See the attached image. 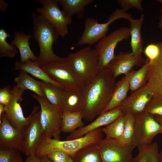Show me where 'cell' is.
<instances>
[{"label": "cell", "instance_id": "46", "mask_svg": "<svg viewBox=\"0 0 162 162\" xmlns=\"http://www.w3.org/2000/svg\"><path fill=\"white\" fill-rule=\"evenodd\" d=\"M158 162H162V150L159 152L158 156Z\"/></svg>", "mask_w": 162, "mask_h": 162}, {"label": "cell", "instance_id": "38", "mask_svg": "<svg viewBox=\"0 0 162 162\" xmlns=\"http://www.w3.org/2000/svg\"><path fill=\"white\" fill-rule=\"evenodd\" d=\"M46 155L52 162H67L70 156L66 152L59 150L51 152Z\"/></svg>", "mask_w": 162, "mask_h": 162}, {"label": "cell", "instance_id": "47", "mask_svg": "<svg viewBox=\"0 0 162 162\" xmlns=\"http://www.w3.org/2000/svg\"><path fill=\"white\" fill-rule=\"evenodd\" d=\"M67 162H73L72 159L70 155L68 159Z\"/></svg>", "mask_w": 162, "mask_h": 162}, {"label": "cell", "instance_id": "31", "mask_svg": "<svg viewBox=\"0 0 162 162\" xmlns=\"http://www.w3.org/2000/svg\"><path fill=\"white\" fill-rule=\"evenodd\" d=\"M125 117L123 114L109 125L102 128L107 139L117 140L122 136L124 131Z\"/></svg>", "mask_w": 162, "mask_h": 162}, {"label": "cell", "instance_id": "33", "mask_svg": "<svg viewBox=\"0 0 162 162\" xmlns=\"http://www.w3.org/2000/svg\"><path fill=\"white\" fill-rule=\"evenodd\" d=\"M10 37L4 28L0 30V57L14 58L18 53L16 47L9 44L7 41L8 38Z\"/></svg>", "mask_w": 162, "mask_h": 162}, {"label": "cell", "instance_id": "39", "mask_svg": "<svg viewBox=\"0 0 162 162\" xmlns=\"http://www.w3.org/2000/svg\"><path fill=\"white\" fill-rule=\"evenodd\" d=\"M12 96V89L10 86H4L0 89V104L6 106L10 100Z\"/></svg>", "mask_w": 162, "mask_h": 162}, {"label": "cell", "instance_id": "11", "mask_svg": "<svg viewBox=\"0 0 162 162\" xmlns=\"http://www.w3.org/2000/svg\"><path fill=\"white\" fill-rule=\"evenodd\" d=\"M42 6L37 8L38 13L52 25L60 36L64 38L68 34V26L72 23L71 18L66 16L58 5L57 0H39Z\"/></svg>", "mask_w": 162, "mask_h": 162}, {"label": "cell", "instance_id": "45", "mask_svg": "<svg viewBox=\"0 0 162 162\" xmlns=\"http://www.w3.org/2000/svg\"><path fill=\"white\" fill-rule=\"evenodd\" d=\"M41 162H52L45 155L40 158Z\"/></svg>", "mask_w": 162, "mask_h": 162}, {"label": "cell", "instance_id": "41", "mask_svg": "<svg viewBox=\"0 0 162 162\" xmlns=\"http://www.w3.org/2000/svg\"><path fill=\"white\" fill-rule=\"evenodd\" d=\"M8 5L4 0L0 1V8L2 12L5 11L8 8Z\"/></svg>", "mask_w": 162, "mask_h": 162}, {"label": "cell", "instance_id": "23", "mask_svg": "<svg viewBox=\"0 0 162 162\" xmlns=\"http://www.w3.org/2000/svg\"><path fill=\"white\" fill-rule=\"evenodd\" d=\"M129 77L130 72L116 83L111 99L101 114L120 106L127 97V94L129 89Z\"/></svg>", "mask_w": 162, "mask_h": 162}, {"label": "cell", "instance_id": "42", "mask_svg": "<svg viewBox=\"0 0 162 162\" xmlns=\"http://www.w3.org/2000/svg\"><path fill=\"white\" fill-rule=\"evenodd\" d=\"M153 116L155 119L160 124L162 128V116L158 115ZM161 134H162V131Z\"/></svg>", "mask_w": 162, "mask_h": 162}, {"label": "cell", "instance_id": "12", "mask_svg": "<svg viewBox=\"0 0 162 162\" xmlns=\"http://www.w3.org/2000/svg\"><path fill=\"white\" fill-rule=\"evenodd\" d=\"M97 145L103 162H132L133 151L136 147L133 143L121 144L104 138Z\"/></svg>", "mask_w": 162, "mask_h": 162}, {"label": "cell", "instance_id": "9", "mask_svg": "<svg viewBox=\"0 0 162 162\" xmlns=\"http://www.w3.org/2000/svg\"><path fill=\"white\" fill-rule=\"evenodd\" d=\"M130 36V28L123 27L115 30L97 42L94 49L99 56L100 70L106 68L114 57L115 50L118 44L128 40Z\"/></svg>", "mask_w": 162, "mask_h": 162}, {"label": "cell", "instance_id": "10", "mask_svg": "<svg viewBox=\"0 0 162 162\" xmlns=\"http://www.w3.org/2000/svg\"><path fill=\"white\" fill-rule=\"evenodd\" d=\"M12 98L8 105L5 106L4 113L10 124L17 129L25 130L29 124L34 115L39 109V106H34L28 117L24 116L20 103L25 90L15 86L12 89Z\"/></svg>", "mask_w": 162, "mask_h": 162}, {"label": "cell", "instance_id": "30", "mask_svg": "<svg viewBox=\"0 0 162 162\" xmlns=\"http://www.w3.org/2000/svg\"><path fill=\"white\" fill-rule=\"evenodd\" d=\"M138 153L132 162H158L159 146L154 142L138 149Z\"/></svg>", "mask_w": 162, "mask_h": 162}, {"label": "cell", "instance_id": "6", "mask_svg": "<svg viewBox=\"0 0 162 162\" xmlns=\"http://www.w3.org/2000/svg\"><path fill=\"white\" fill-rule=\"evenodd\" d=\"M131 15L121 9H117L109 16L107 21L100 23L96 19L87 16L85 20L84 29L76 45L82 46L88 44L89 46L98 42L106 35L109 30V25L119 19H128Z\"/></svg>", "mask_w": 162, "mask_h": 162}, {"label": "cell", "instance_id": "2", "mask_svg": "<svg viewBox=\"0 0 162 162\" xmlns=\"http://www.w3.org/2000/svg\"><path fill=\"white\" fill-rule=\"evenodd\" d=\"M33 36L38 42L39 54L36 61L42 67L61 58L53 52L52 46L60 35L57 29L39 14L33 13L31 15Z\"/></svg>", "mask_w": 162, "mask_h": 162}, {"label": "cell", "instance_id": "40", "mask_svg": "<svg viewBox=\"0 0 162 162\" xmlns=\"http://www.w3.org/2000/svg\"><path fill=\"white\" fill-rule=\"evenodd\" d=\"M23 162H41L40 158L35 155L27 156Z\"/></svg>", "mask_w": 162, "mask_h": 162}, {"label": "cell", "instance_id": "15", "mask_svg": "<svg viewBox=\"0 0 162 162\" xmlns=\"http://www.w3.org/2000/svg\"><path fill=\"white\" fill-rule=\"evenodd\" d=\"M145 60L142 56H134L130 51L120 52L115 56L106 68L116 79L121 74L125 75L131 71L135 66L143 65Z\"/></svg>", "mask_w": 162, "mask_h": 162}, {"label": "cell", "instance_id": "37", "mask_svg": "<svg viewBox=\"0 0 162 162\" xmlns=\"http://www.w3.org/2000/svg\"><path fill=\"white\" fill-rule=\"evenodd\" d=\"M160 49L158 43L150 44L145 48L144 53L149 61H152L159 55Z\"/></svg>", "mask_w": 162, "mask_h": 162}, {"label": "cell", "instance_id": "3", "mask_svg": "<svg viewBox=\"0 0 162 162\" xmlns=\"http://www.w3.org/2000/svg\"><path fill=\"white\" fill-rule=\"evenodd\" d=\"M102 128L90 132L80 137L65 141L57 140L44 136L36 152L41 158L56 150L64 152L71 155L83 148L96 144L103 139Z\"/></svg>", "mask_w": 162, "mask_h": 162}, {"label": "cell", "instance_id": "32", "mask_svg": "<svg viewBox=\"0 0 162 162\" xmlns=\"http://www.w3.org/2000/svg\"><path fill=\"white\" fill-rule=\"evenodd\" d=\"M125 123L123 133L122 136L117 140L107 139L118 144L127 145L133 142L135 115L130 113H125Z\"/></svg>", "mask_w": 162, "mask_h": 162}, {"label": "cell", "instance_id": "8", "mask_svg": "<svg viewBox=\"0 0 162 162\" xmlns=\"http://www.w3.org/2000/svg\"><path fill=\"white\" fill-rule=\"evenodd\" d=\"M162 131L161 126L153 115L144 111L135 116L133 142L138 149L151 143Z\"/></svg>", "mask_w": 162, "mask_h": 162}, {"label": "cell", "instance_id": "18", "mask_svg": "<svg viewBox=\"0 0 162 162\" xmlns=\"http://www.w3.org/2000/svg\"><path fill=\"white\" fill-rule=\"evenodd\" d=\"M158 43L160 53L155 59L149 61L146 80L154 95L162 96V41Z\"/></svg>", "mask_w": 162, "mask_h": 162}, {"label": "cell", "instance_id": "48", "mask_svg": "<svg viewBox=\"0 0 162 162\" xmlns=\"http://www.w3.org/2000/svg\"><path fill=\"white\" fill-rule=\"evenodd\" d=\"M156 1L157 2L162 4V0H157Z\"/></svg>", "mask_w": 162, "mask_h": 162}, {"label": "cell", "instance_id": "25", "mask_svg": "<svg viewBox=\"0 0 162 162\" xmlns=\"http://www.w3.org/2000/svg\"><path fill=\"white\" fill-rule=\"evenodd\" d=\"M70 156L73 162H103L97 144L85 147Z\"/></svg>", "mask_w": 162, "mask_h": 162}, {"label": "cell", "instance_id": "44", "mask_svg": "<svg viewBox=\"0 0 162 162\" xmlns=\"http://www.w3.org/2000/svg\"><path fill=\"white\" fill-rule=\"evenodd\" d=\"M4 105L0 104V122L1 121L2 115L4 112Z\"/></svg>", "mask_w": 162, "mask_h": 162}, {"label": "cell", "instance_id": "13", "mask_svg": "<svg viewBox=\"0 0 162 162\" xmlns=\"http://www.w3.org/2000/svg\"><path fill=\"white\" fill-rule=\"evenodd\" d=\"M154 95L150 86L147 83L131 92L120 106L124 114L130 113L135 116L144 111L145 107Z\"/></svg>", "mask_w": 162, "mask_h": 162}, {"label": "cell", "instance_id": "28", "mask_svg": "<svg viewBox=\"0 0 162 162\" xmlns=\"http://www.w3.org/2000/svg\"><path fill=\"white\" fill-rule=\"evenodd\" d=\"M40 84L45 98L51 104L61 108L64 89L49 82H40Z\"/></svg>", "mask_w": 162, "mask_h": 162}, {"label": "cell", "instance_id": "5", "mask_svg": "<svg viewBox=\"0 0 162 162\" xmlns=\"http://www.w3.org/2000/svg\"><path fill=\"white\" fill-rule=\"evenodd\" d=\"M49 76L64 90L82 91L85 86L66 57L50 62L41 67Z\"/></svg>", "mask_w": 162, "mask_h": 162}, {"label": "cell", "instance_id": "20", "mask_svg": "<svg viewBox=\"0 0 162 162\" xmlns=\"http://www.w3.org/2000/svg\"><path fill=\"white\" fill-rule=\"evenodd\" d=\"M144 15L142 14L139 19H134L131 16L128 20L130 22L131 54L134 56H142L143 52V40L141 28L144 20Z\"/></svg>", "mask_w": 162, "mask_h": 162}, {"label": "cell", "instance_id": "1", "mask_svg": "<svg viewBox=\"0 0 162 162\" xmlns=\"http://www.w3.org/2000/svg\"><path fill=\"white\" fill-rule=\"evenodd\" d=\"M107 68L100 70L96 77L82 91L85 100L83 119L91 121L100 115L109 103L116 82Z\"/></svg>", "mask_w": 162, "mask_h": 162}, {"label": "cell", "instance_id": "16", "mask_svg": "<svg viewBox=\"0 0 162 162\" xmlns=\"http://www.w3.org/2000/svg\"><path fill=\"white\" fill-rule=\"evenodd\" d=\"M40 110L34 116L25 131L22 152L27 156L35 154L44 136L40 120Z\"/></svg>", "mask_w": 162, "mask_h": 162}, {"label": "cell", "instance_id": "17", "mask_svg": "<svg viewBox=\"0 0 162 162\" xmlns=\"http://www.w3.org/2000/svg\"><path fill=\"white\" fill-rule=\"evenodd\" d=\"M124 114L120 106L107 111L100 115L89 124L78 129L68 136L67 140L82 137L101 127L106 126Z\"/></svg>", "mask_w": 162, "mask_h": 162}, {"label": "cell", "instance_id": "21", "mask_svg": "<svg viewBox=\"0 0 162 162\" xmlns=\"http://www.w3.org/2000/svg\"><path fill=\"white\" fill-rule=\"evenodd\" d=\"M14 66V68L16 70L24 71L43 82L50 83L62 88L49 76L36 61H34L29 59L24 62L16 61L15 62Z\"/></svg>", "mask_w": 162, "mask_h": 162}, {"label": "cell", "instance_id": "36", "mask_svg": "<svg viewBox=\"0 0 162 162\" xmlns=\"http://www.w3.org/2000/svg\"><path fill=\"white\" fill-rule=\"evenodd\" d=\"M142 0H118L117 1L120 5L121 9L125 12L134 8L142 11L144 8L142 5Z\"/></svg>", "mask_w": 162, "mask_h": 162}, {"label": "cell", "instance_id": "35", "mask_svg": "<svg viewBox=\"0 0 162 162\" xmlns=\"http://www.w3.org/2000/svg\"><path fill=\"white\" fill-rule=\"evenodd\" d=\"M19 152L14 149H0V162H23Z\"/></svg>", "mask_w": 162, "mask_h": 162}, {"label": "cell", "instance_id": "43", "mask_svg": "<svg viewBox=\"0 0 162 162\" xmlns=\"http://www.w3.org/2000/svg\"><path fill=\"white\" fill-rule=\"evenodd\" d=\"M160 15L159 17V22L158 24V26L160 29H162V8L160 9Z\"/></svg>", "mask_w": 162, "mask_h": 162}, {"label": "cell", "instance_id": "29", "mask_svg": "<svg viewBox=\"0 0 162 162\" xmlns=\"http://www.w3.org/2000/svg\"><path fill=\"white\" fill-rule=\"evenodd\" d=\"M149 65V61L147 58L141 68L137 70H132L130 72L129 89L131 91L143 86L147 83L146 77Z\"/></svg>", "mask_w": 162, "mask_h": 162}, {"label": "cell", "instance_id": "7", "mask_svg": "<svg viewBox=\"0 0 162 162\" xmlns=\"http://www.w3.org/2000/svg\"><path fill=\"white\" fill-rule=\"evenodd\" d=\"M31 95L40 104V120L44 136L60 140L61 108L51 104L44 98L36 94Z\"/></svg>", "mask_w": 162, "mask_h": 162}, {"label": "cell", "instance_id": "4", "mask_svg": "<svg viewBox=\"0 0 162 162\" xmlns=\"http://www.w3.org/2000/svg\"><path fill=\"white\" fill-rule=\"evenodd\" d=\"M66 58L85 87L98 74L99 56L94 48L86 46L69 54Z\"/></svg>", "mask_w": 162, "mask_h": 162}, {"label": "cell", "instance_id": "22", "mask_svg": "<svg viewBox=\"0 0 162 162\" xmlns=\"http://www.w3.org/2000/svg\"><path fill=\"white\" fill-rule=\"evenodd\" d=\"M14 38L10 44L17 47L20 52L21 62L31 59L35 61L37 60L36 56L32 50L29 43V39L32 37L30 34L27 35L24 33L15 31Z\"/></svg>", "mask_w": 162, "mask_h": 162}, {"label": "cell", "instance_id": "19", "mask_svg": "<svg viewBox=\"0 0 162 162\" xmlns=\"http://www.w3.org/2000/svg\"><path fill=\"white\" fill-rule=\"evenodd\" d=\"M85 104L82 91L64 90L61 104L62 112H82Z\"/></svg>", "mask_w": 162, "mask_h": 162}, {"label": "cell", "instance_id": "26", "mask_svg": "<svg viewBox=\"0 0 162 162\" xmlns=\"http://www.w3.org/2000/svg\"><path fill=\"white\" fill-rule=\"evenodd\" d=\"M61 118L62 132L70 134L84 126L81 112H62Z\"/></svg>", "mask_w": 162, "mask_h": 162}, {"label": "cell", "instance_id": "14", "mask_svg": "<svg viewBox=\"0 0 162 162\" xmlns=\"http://www.w3.org/2000/svg\"><path fill=\"white\" fill-rule=\"evenodd\" d=\"M25 130L13 126L6 118L4 112L0 122V149H14L22 152Z\"/></svg>", "mask_w": 162, "mask_h": 162}, {"label": "cell", "instance_id": "34", "mask_svg": "<svg viewBox=\"0 0 162 162\" xmlns=\"http://www.w3.org/2000/svg\"><path fill=\"white\" fill-rule=\"evenodd\" d=\"M144 111L153 115L162 116V96L154 95L146 106Z\"/></svg>", "mask_w": 162, "mask_h": 162}, {"label": "cell", "instance_id": "24", "mask_svg": "<svg viewBox=\"0 0 162 162\" xmlns=\"http://www.w3.org/2000/svg\"><path fill=\"white\" fill-rule=\"evenodd\" d=\"M62 7V10L68 17L76 15L78 18L82 19L85 8L92 3L93 0H57Z\"/></svg>", "mask_w": 162, "mask_h": 162}, {"label": "cell", "instance_id": "27", "mask_svg": "<svg viewBox=\"0 0 162 162\" xmlns=\"http://www.w3.org/2000/svg\"><path fill=\"white\" fill-rule=\"evenodd\" d=\"M14 81L17 88L24 90H30L36 94L45 98L41 88L40 82L32 77L27 73L20 71L18 76L14 78Z\"/></svg>", "mask_w": 162, "mask_h": 162}]
</instances>
